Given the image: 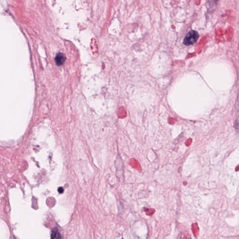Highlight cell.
<instances>
[{"label":"cell","mask_w":239,"mask_h":239,"mask_svg":"<svg viewBox=\"0 0 239 239\" xmlns=\"http://www.w3.org/2000/svg\"><path fill=\"white\" fill-rule=\"evenodd\" d=\"M51 236V238L52 239L60 238H61V237L60 236V235L57 231H53V232H52Z\"/></svg>","instance_id":"obj_3"},{"label":"cell","mask_w":239,"mask_h":239,"mask_svg":"<svg viewBox=\"0 0 239 239\" xmlns=\"http://www.w3.org/2000/svg\"><path fill=\"white\" fill-rule=\"evenodd\" d=\"M66 60V56L63 53H59L55 57V62L58 66H61L64 64Z\"/></svg>","instance_id":"obj_2"},{"label":"cell","mask_w":239,"mask_h":239,"mask_svg":"<svg viewBox=\"0 0 239 239\" xmlns=\"http://www.w3.org/2000/svg\"><path fill=\"white\" fill-rule=\"evenodd\" d=\"M215 1H218V0H215Z\"/></svg>","instance_id":"obj_5"},{"label":"cell","mask_w":239,"mask_h":239,"mask_svg":"<svg viewBox=\"0 0 239 239\" xmlns=\"http://www.w3.org/2000/svg\"><path fill=\"white\" fill-rule=\"evenodd\" d=\"M58 192H59L60 193H62L64 192V189H63V188H62V187H60V188H59V189H58Z\"/></svg>","instance_id":"obj_4"},{"label":"cell","mask_w":239,"mask_h":239,"mask_svg":"<svg viewBox=\"0 0 239 239\" xmlns=\"http://www.w3.org/2000/svg\"><path fill=\"white\" fill-rule=\"evenodd\" d=\"M199 34L196 31L192 30L188 33L184 37L183 44L185 46H189L196 43L199 38Z\"/></svg>","instance_id":"obj_1"}]
</instances>
